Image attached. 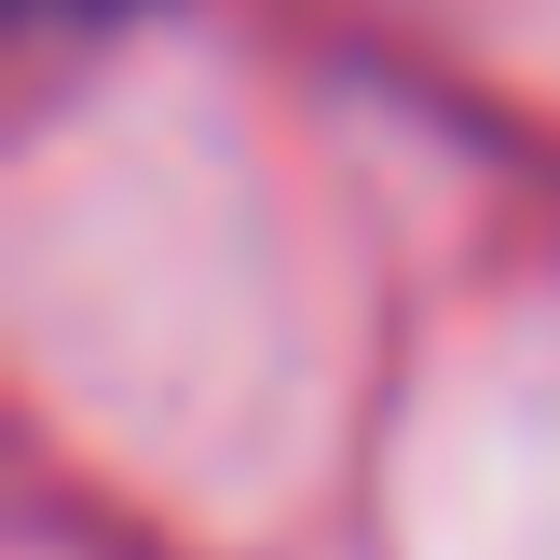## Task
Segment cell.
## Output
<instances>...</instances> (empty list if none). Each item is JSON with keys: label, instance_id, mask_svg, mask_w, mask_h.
I'll return each instance as SVG.
<instances>
[{"label": "cell", "instance_id": "6da1fadb", "mask_svg": "<svg viewBox=\"0 0 560 560\" xmlns=\"http://www.w3.org/2000/svg\"><path fill=\"white\" fill-rule=\"evenodd\" d=\"M42 14H124V0H42Z\"/></svg>", "mask_w": 560, "mask_h": 560}]
</instances>
